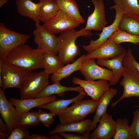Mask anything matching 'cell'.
Returning a JSON list of instances; mask_svg holds the SVG:
<instances>
[{"label":"cell","mask_w":139,"mask_h":139,"mask_svg":"<svg viewBox=\"0 0 139 139\" xmlns=\"http://www.w3.org/2000/svg\"><path fill=\"white\" fill-rule=\"evenodd\" d=\"M8 1V0H0V7L3 6Z\"/></svg>","instance_id":"cell-42"},{"label":"cell","mask_w":139,"mask_h":139,"mask_svg":"<svg viewBox=\"0 0 139 139\" xmlns=\"http://www.w3.org/2000/svg\"><path fill=\"white\" fill-rule=\"evenodd\" d=\"M120 44L108 40L101 46L88 53L86 57L97 59H109L115 58L126 52Z\"/></svg>","instance_id":"cell-16"},{"label":"cell","mask_w":139,"mask_h":139,"mask_svg":"<svg viewBox=\"0 0 139 139\" xmlns=\"http://www.w3.org/2000/svg\"><path fill=\"white\" fill-rule=\"evenodd\" d=\"M99 124L90 134V139H110L114 137L116 121L111 115L106 113L100 119Z\"/></svg>","instance_id":"cell-15"},{"label":"cell","mask_w":139,"mask_h":139,"mask_svg":"<svg viewBox=\"0 0 139 139\" xmlns=\"http://www.w3.org/2000/svg\"><path fill=\"white\" fill-rule=\"evenodd\" d=\"M9 135L7 133L0 131V139H7Z\"/></svg>","instance_id":"cell-40"},{"label":"cell","mask_w":139,"mask_h":139,"mask_svg":"<svg viewBox=\"0 0 139 139\" xmlns=\"http://www.w3.org/2000/svg\"><path fill=\"white\" fill-rule=\"evenodd\" d=\"M35 26L33 32L34 41L37 48L45 53L57 55L58 52V37L39 23H35Z\"/></svg>","instance_id":"cell-8"},{"label":"cell","mask_w":139,"mask_h":139,"mask_svg":"<svg viewBox=\"0 0 139 139\" xmlns=\"http://www.w3.org/2000/svg\"><path fill=\"white\" fill-rule=\"evenodd\" d=\"M130 126L133 139H139V109H136L134 112Z\"/></svg>","instance_id":"cell-36"},{"label":"cell","mask_w":139,"mask_h":139,"mask_svg":"<svg viewBox=\"0 0 139 139\" xmlns=\"http://www.w3.org/2000/svg\"><path fill=\"white\" fill-rule=\"evenodd\" d=\"M99 101L92 99L75 102L57 115L60 123L69 124L84 120L89 114L95 112Z\"/></svg>","instance_id":"cell-3"},{"label":"cell","mask_w":139,"mask_h":139,"mask_svg":"<svg viewBox=\"0 0 139 139\" xmlns=\"http://www.w3.org/2000/svg\"><path fill=\"white\" fill-rule=\"evenodd\" d=\"M55 1L59 10L65 12L80 24L85 22V20L80 14L79 7L75 0Z\"/></svg>","instance_id":"cell-25"},{"label":"cell","mask_w":139,"mask_h":139,"mask_svg":"<svg viewBox=\"0 0 139 139\" xmlns=\"http://www.w3.org/2000/svg\"><path fill=\"white\" fill-rule=\"evenodd\" d=\"M92 33L91 31L85 30L84 28L77 30L73 29L60 33L58 37V54L64 64L75 61V57L80 53V49L75 41L80 36L87 38Z\"/></svg>","instance_id":"cell-2"},{"label":"cell","mask_w":139,"mask_h":139,"mask_svg":"<svg viewBox=\"0 0 139 139\" xmlns=\"http://www.w3.org/2000/svg\"><path fill=\"white\" fill-rule=\"evenodd\" d=\"M15 3L17 12L20 15L32 20L35 23H39V2L36 3L31 0H16Z\"/></svg>","instance_id":"cell-22"},{"label":"cell","mask_w":139,"mask_h":139,"mask_svg":"<svg viewBox=\"0 0 139 139\" xmlns=\"http://www.w3.org/2000/svg\"><path fill=\"white\" fill-rule=\"evenodd\" d=\"M39 2V18L44 23L54 16L59 11L55 0H40Z\"/></svg>","instance_id":"cell-27"},{"label":"cell","mask_w":139,"mask_h":139,"mask_svg":"<svg viewBox=\"0 0 139 139\" xmlns=\"http://www.w3.org/2000/svg\"><path fill=\"white\" fill-rule=\"evenodd\" d=\"M80 24L65 12L59 10L54 16L44 22L43 26L55 34L74 29Z\"/></svg>","instance_id":"cell-11"},{"label":"cell","mask_w":139,"mask_h":139,"mask_svg":"<svg viewBox=\"0 0 139 139\" xmlns=\"http://www.w3.org/2000/svg\"><path fill=\"white\" fill-rule=\"evenodd\" d=\"M76 97L69 99H56L46 104L39 106L37 108L48 110L50 112L57 115L65 110L71 104L82 100L86 95L83 90L79 93Z\"/></svg>","instance_id":"cell-20"},{"label":"cell","mask_w":139,"mask_h":139,"mask_svg":"<svg viewBox=\"0 0 139 139\" xmlns=\"http://www.w3.org/2000/svg\"><path fill=\"white\" fill-rule=\"evenodd\" d=\"M30 38L27 34H21L7 28L0 23V60L4 61L12 50L25 44Z\"/></svg>","instance_id":"cell-5"},{"label":"cell","mask_w":139,"mask_h":139,"mask_svg":"<svg viewBox=\"0 0 139 139\" xmlns=\"http://www.w3.org/2000/svg\"><path fill=\"white\" fill-rule=\"evenodd\" d=\"M94 6L93 12L88 16L84 29L102 31L107 24L103 0H90Z\"/></svg>","instance_id":"cell-14"},{"label":"cell","mask_w":139,"mask_h":139,"mask_svg":"<svg viewBox=\"0 0 139 139\" xmlns=\"http://www.w3.org/2000/svg\"><path fill=\"white\" fill-rule=\"evenodd\" d=\"M29 136L26 128L19 125L13 129L7 139H28Z\"/></svg>","instance_id":"cell-33"},{"label":"cell","mask_w":139,"mask_h":139,"mask_svg":"<svg viewBox=\"0 0 139 139\" xmlns=\"http://www.w3.org/2000/svg\"><path fill=\"white\" fill-rule=\"evenodd\" d=\"M28 72L0 60V86L3 90L10 88L19 89Z\"/></svg>","instance_id":"cell-6"},{"label":"cell","mask_w":139,"mask_h":139,"mask_svg":"<svg viewBox=\"0 0 139 139\" xmlns=\"http://www.w3.org/2000/svg\"><path fill=\"white\" fill-rule=\"evenodd\" d=\"M44 70L50 75L55 73L64 66L58 56L50 53H44Z\"/></svg>","instance_id":"cell-28"},{"label":"cell","mask_w":139,"mask_h":139,"mask_svg":"<svg viewBox=\"0 0 139 139\" xmlns=\"http://www.w3.org/2000/svg\"><path fill=\"white\" fill-rule=\"evenodd\" d=\"M79 71L84 76L85 80L87 81L103 79L109 83L114 77L112 71L101 67L97 63L94 58L85 57Z\"/></svg>","instance_id":"cell-9"},{"label":"cell","mask_w":139,"mask_h":139,"mask_svg":"<svg viewBox=\"0 0 139 139\" xmlns=\"http://www.w3.org/2000/svg\"><path fill=\"white\" fill-rule=\"evenodd\" d=\"M92 122V120L87 119L81 121L69 124H64L60 123L50 131L48 134L51 136L61 132H76L83 135L87 132Z\"/></svg>","instance_id":"cell-19"},{"label":"cell","mask_w":139,"mask_h":139,"mask_svg":"<svg viewBox=\"0 0 139 139\" xmlns=\"http://www.w3.org/2000/svg\"><path fill=\"white\" fill-rule=\"evenodd\" d=\"M120 84L123 87L122 94L117 101L111 104L114 107L123 99L133 97H139V73L134 67L126 68Z\"/></svg>","instance_id":"cell-7"},{"label":"cell","mask_w":139,"mask_h":139,"mask_svg":"<svg viewBox=\"0 0 139 139\" xmlns=\"http://www.w3.org/2000/svg\"><path fill=\"white\" fill-rule=\"evenodd\" d=\"M127 118H119L116 121V131L113 139H133L130 126Z\"/></svg>","instance_id":"cell-29"},{"label":"cell","mask_w":139,"mask_h":139,"mask_svg":"<svg viewBox=\"0 0 139 139\" xmlns=\"http://www.w3.org/2000/svg\"><path fill=\"white\" fill-rule=\"evenodd\" d=\"M59 134H54L51 136V139H62V137L61 136L60 137Z\"/></svg>","instance_id":"cell-41"},{"label":"cell","mask_w":139,"mask_h":139,"mask_svg":"<svg viewBox=\"0 0 139 139\" xmlns=\"http://www.w3.org/2000/svg\"><path fill=\"white\" fill-rule=\"evenodd\" d=\"M0 116V131L8 134L7 127L5 123H4Z\"/></svg>","instance_id":"cell-39"},{"label":"cell","mask_w":139,"mask_h":139,"mask_svg":"<svg viewBox=\"0 0 139 139\" xmlns=\"http://www.w3.org/2000/svg\"><path fill=\"white\" fill-rule=\"evenodd\" d=\"M44 52L24 44L15 48L8 54L5 61L28 72L44 68Z\"/></svg>","instance_id":"cell-1"},{"label":"cell","mask_w":139,"mask_h":139,"mask_svg":"<svg viewBox=\"0 0 139 139\" xmlns=\"http://www.w3.org/2000/svg\"><path fill=\"white\" fill-rule=\"evenodd\" d=\"M28 139H51V137H47L42 135L33 134L30 135Z\"/></svg>","instance_id":"cell-38"},{"label":"cell","mask_w":139,"mask_h":139,"mask_svg":"<svg viewBox=\"0 0 139 139\" xmlns=\"http://www.w3.org/2000/svg\"><path fill=\"white\" fill-rule=\"evenodd\" d=\"M6 99L3 91L0 88V116L6 124L8 134L19 125L21 116L15 107Z\"/></svg>","instance_id":"cell-12"},{"label":"cell","mask_w":139,"mask_h":139,"mask_svg":"<svg viewBox=\"0 0 139 139\" xmlns=\"http://www.w3.org/2000/svg\"><path fill=\"white\" fill-rule=\"evenodd\" d=\"M55 114L51 112H46L41 110L38 111L39 120L45 126L49 127L54 121V117Z\"/></svg>","instance_id":"cell-35"},{"label":"cell","mask_w":139,"mask_h":139,"mask_svg":"<svg viewBox=\"0 0 139 139\" xmlns=\"http://www.w3.org/2000/svg\"><path fill=\"white\" fill-rule=\"evenodd\" d=\"M50 75L44 70L29 72L19 89L21 99L35 98L49 84Z\"/></svg>","instance_id":"cell-4"},{"label":"cell","mask_w":139,"mask_h":139,"mask_svg":"<svg viewBox=\"0 0 139 139\" xmlns=\"http://www.w3.org/2000/svg\"><path fill=\"white\" fill-rule=\"evenodd\" d=\"M83 90V88L80 86L67 87L61 85L59 82H56L52 84H48L35 98H45L55 94L59 96H62L66 91H74L80 93Z\"/></svg>","instance_id":"cell-26"},{"label":"cell","mask_w":139,"mask_h":139,"mask_svg":"<svg viewBox=\"0 0 139 139\" xmlns=\"http://www.w3.org/2000/svg\"><path fill=\"white\" fill-rule=\"evenodd\" d=\"M117 92L116 89L111 87L104 94L99 101L92 124L87 133H90L96 127L100 119L107 112V108L110 101Z\"/></svg>","instance_id":"cell-21"},{"label":"cell","mask_w":139,"mask_h":139,"mask_svg":"<svg viewBox=\"0 0 139 139\" xmlns=\"http://www.w3.org/2000/svg\"><path fill=\"white\" fill-rule=\"evenodd\" d=\"M126 52L113 58L109 59H97V63L100 66L106 67L112 71L114 75L112 80L109 83L110 86L115 85L122 76L126 68L124 66L123 62Z\"/></svg>","instance_id":"cell-17"},{"label":"cell","mask_w":139,"mask_h":139,"mask_svg":"<svg viewBox=\"0 0 139 139\" xmlns=\"http://www.w3.org/2000/svg\"><path fill=\"white\" fill-rule=\"evenodd\" d=\"M118 28L120 30L139 36V15L130 13L123 14Z\"/></svg>","instance_id":"cell-23"},{"label":"cell","mask_w":139,"mask_h":139,"mask_svg":"<svg viewBox=\"0 0 139 139\" xmlns=\"http://www.w3.org/2000/svg\"><path fill=\"white\" fill-rule=\"evenodd\" d=\"M124 66L127 67L132 66L135 68L139 73V63L135 60L133 55L132 50L128 48L126 51L123 62Z\"/></svg>","instance_id":"cell-34"},{"label":"cell","mask_w":139,"mask_h":139,"mask_svg":"<svg viewBox=\"0 0 139 139\" xmlns=\"http://www.w3.org/2000/svg\"><path fill=\"white\" fill-rule=\"evenodd\" d=\"M39 122L38 111L29 112L21 115L19 125L26 128L29 126H36Z\"/></svg>","instance_id":"cell-32"},{"label":"cell","mask_w":139,"mask_h":139,"mask_svg":"<svg viewBox=\"0 0 139 139\" xmlns=\"http://www.w3.org/2000/svg\"><path fill=\"white\" fill-rule=\"evenodd\" d=\"M56 99L55 95H52L43 98L19 99L13 98L10 101L21 115L29 112L32 108L46 104Z\"/></svg>","instance_id":"cell-18"},{"label":"cell","mask_w":139,"mask_h":139,"mask_svg":"<svg viewBox=\"0 0 139 139\" xmlns=\"http://www.w3.org/2000/svg\"><path fill=\"white\" fill-rule=\"evenodd\" d=\"M74 85H78L83 89L92 99L99 101L104 94L110 88L108 81L100 79L97 81L83 80L74 77L72 80Z\"/></svg>","instance_id":"cell-13"},{"label":"cell","mask_w":139,"mask_h":139,"mask_svg":"<svg viewBox=\"0 0 139 139\" xmlns=\"http://www.w3.org/2000/svg\"><path fill=\"white\" fill-rule=\"evenodd\" d=\"M108 40L119 44L124 42H129L137 45L139 43V36L131 34L118 29Z\"/></svg>","instance_id":"cell-30"},{"label":"cell","mask_w":139,"mask_h":139,"mask_svg":"<svg viewBox=\"0 0 139 139\" xmlns=\"http://www.w3.org/2000/svg\"><path fill=\"white\" fill-rule=\"evenodd\" d=\"M113 1L115 5L121 7L124 11L125 13L139 15V4L137 0Z\"/></svg>","instance_id":"cell-31"},{"label":"cell","mask_w":139,"mask_h":139,"mask_svg":"<svg viewBox=\"0 0 139 139\" xmlns=\"http://www.w3.org/2000/svg\"><path fill=\"white\" fill-rule=\"evenodd\" d=\"M58 134L65 139H90V134L89 133H86L83 135H75L64 132H61Z\"/></svg>","instance_id":"cell-37"},{"label":"cell","mask_w":139,"mask_h":139,"mask_svg":"<svg viewBox=\"0 0 139 139\" xmlns=\"http://www.w3.org/2000/svg\"><path fill=\"white\" fill-rule=\"evenodd\" d=\"M110 8L115 10L116 15L114 20L111 25L104 27L101 33L96 34L99 36L98 39L95 40H91L89 45L83 46V49L88 53L101 46L118 29V25L120 19L122 15L125 13V12L121 7L115 5L110 7Z\"/></svg>","instance_id":"cell-10"},{"label":"cell","mask_w":139,"mask_h":139,"mask_svg":"<svg viewBox=\"0 0 139 139\" xmlns=\"http://www.w3.org/2000/svg\"><path fill=\"white\" fill-rule=\"evenodd\" d=\"M85 57V55L81 56L73 63L67 64L60 69L56 73L51 74L50 78L52 82L53 83L60 82L63 79L68 77L74 72L79 71Z\"/></svg>","instance_id":"cell-24"}]
</instances>
